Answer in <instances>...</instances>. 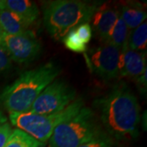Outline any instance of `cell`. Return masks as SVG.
<instances>
[{
	"label": "cell",
	"mask_w": 147,
	"mask_h": 147,
	"mask_svg": "<svg viewBox=\"0 0 147 147\" xmlns=\"http://www.w3.org/2000/svg\"><path fill=\"white\" fill-rule=\"evenodd\" d=\"M95 105L109 136L116 139L138 136L141 107L137 96L126 84H116L106 96L95 100Z\"/></svg>",
	"instance_id": "cell-1"
},
{
	"label": "cell",
	"mask_w": 147,
	"mask_h": 147,
	"mask_svg": "<svg viewBox=\"0 0 147 147\" xmlns=\"http://www.w3.org/2000/svg\"><path fill=\"white\" fill-rule=\"evenodd\" d=\"M60 72L59 67L53 62L25 71L2 91L1 104L9 113L29 111L37 97Z\"/></svg>",
	"instance_id": "cell-2"
},
{
	"label": "cell",
	"mask_w": 147,
	"mask_h": 147,
	"mask_svg": "<svg viewBox=\"0 0 147 147\" xmlns=\"http://www.w3.org/2000/svg\"><path fill=\"white\" fill-rule=\"evenodd\" d=\"M99 2L80 0H53L42 4L43 21L47 32L55 39L63 38L81 24L88 23Z\"/></svg>",
	"instance_id": "cell-3"
},
{
	"label": "cell",
	"mask_w": 147,
	"mask_h": 147,
	"mask_svg": "<svg viewBox=\"0 0 147 147\" xmlns=\"http://www.w3.org/2000/svg\"><path fill=\"white\" fill-rule=\"evenodd\" d=\"M103 132L94 112L84 106L75 115L58 125L48 142L50 147H79Z\"/></svg>",
	"instance_id": "cell-4"
},
{
	"label": "cell",
	"mask_w": 147,
	"mask_h": 147,
	"mask_svg": "<svg viewBox=\"0 0 147 147\" xmlns=\"http://www.w3.org/2000/svg\"><path fill=\"white\" fill-rule=\"evenodd\" d=\"M83 107L84 101L77 99L63 110L54 114L38 115L30 111L10 112L9 119L13 126L45 144L49 141L58 125L75 115Z\"/></svg>",
	"instance_id": "cell-5"
},
{
	"label": "cell",
	"mask_w": 147,
	"mask_h": 147,
	"mask_svg": "<svg viewBox=\"0 0 147 147\" xmlns=\"http://www.w3.org/2000/svg\"><path fill=\"white\" fill-rule=\"evenodd\" d=\"M84 54L88 67L98 77L110 80L119 76L120 48L104 43L99 47L88 49Z\"/></svg>",
	"instance_id": "cell-6"
},
{
	"label": "cell",
	"mask_w": 147,
	"mask_h": 147,
	"mask_svg": "<svg viewBox=\"0 0 147 147\" xmlns=\"http://www.w3.org/2000/svg\"><path fill=\"white\" fill-rule=\"evenodd\" d=\"M75 96V91L66 83L54 80L37 97L29 111L38 115L54 114L70 105Z\"/></svg>",
	"instance_id": "cell-7"
},
{
	"label": "cell",
	"mask_w": 147,
	"mask_h": 147,
	"mask_svg": "<svg viewBox=\"0 0 147 147\" xmlns=\"http://www.w3.org/2000/svg\"><path fill=\"white\" fill-rule=\"evenodd\" d=\"M3 47L7 53L11 61L17 64H27L38 57L42 45L35 34L29 30L16 35L4 34Z\"/></svg>",
	"instance_id": "cell-8"
},
{
	"label": "cell",
	"mask_w": 147,
	"mask_h": 147,
	"mask_svg": "<svg viewBox=\"0 0 147 147\" xmlns=\"http://www.w3.org/2000/svg\"><path fill=\"white\" fill-rule=\"evenodd\" d=\"M146 71V51L139 52L127 47V42L121 48L120 74L122 77L137 79Z\"/></svg>",
	"instance_id": "cell-9"
},
{
	"label": "cell",
	"mask_w": 147,
	"mask_h": 147,
	"mask_svg": "<svg viewBox=\"0 0 147 147\" xmlns=\"http://www.w3.org/2000/svg\"><path fill=\"white\" fill-rule=\"evenodd\" d=\"M120 16V11L114 6L100 4L92 16V24L96 34L105 43L116 21Z\"/></svg>",
	"instance_id": "cell-10"
},
{
	"label": "cell",
	"mask_w": 147,
	"mask_h": 147,
	"mask_svg": "<svg viewBox=\"0 0 147 147\" xmlns=\"http://www.w3.org/2000/svg\"><path fill=\"white\" fill-rule=\"evenodd\" d=\"M4 9L9 10L33 25L39 16V9L30 0H3Z\"/></svg>",
	"instance_id": "cell-11"
},
{
	"label": "cell",
	"mask_w": 147,
	"mask_h": 147,
	"mask_svg": "<svg viewBox=\"0 0 147 147\" xmlns=\"http://www.w3.org/2000/svg\"><path fill=\"white\" fill-rule=\"evenodd\" d=\"M31 25L21 16L7 9L0 10V27L7 35H16L29 30Z\"/></svg>",
	"instance_id": "cell-12"
},
{
	"label": "cell",
	"mask_w": 147,
	"mask_h": 147,
	"mask_svg": "<svg viewBox=\"0 0 147 147\" xmlns=\"http://www.w3.org/2000/svg\"><path fill=\"white\" fill-rule=\"evenodd\" d=\"M119 11L122 20L130 30L141 26L146 20V10L139 3H125L122 6Z\"/></svg>",
	"instance_id": "cell-13"
},
{
	"label": "cell",
	"mask_w": 147,
	"mask_h": 147,
	"mask_svg": "<svg viewBox=\"0 0 147 147\" xmlns=\"http://www.w3.org/2000/svg\"><path fill=\"white\" fill-rule=\"evenodd\" d=\"M44 144L37 141L21 129H13L3 147H43Z\"/></svg>",
	"instance_id": "cell-14"
},
{
	"label": "cell",
	"mask_w": 147,
	"mask_h": 147,
	"mask_svg": "<svg viewBox=\"0 0 147 147\" xmlns=\"http://www.w3.org/2000/svg\"><path fill=\"white\" fill-rule=\"evenodd\" d=\"M129 33L130 30L127 28L125 22L119 16L112 30L110 31L109 37L105 43L115 46L121 49L127 42Z\"/></svg>",
	"instance_id": "cell-15"
},
{
	"label": "cell",
	"mask_w": 147,
	"mask_h": 147,
	"mask_svg": "<svg viewBox=\"0 0 147 147\" xmlns=\"http://www.w3.org/2000/svg\"><path fill=\"white\" fill-rule=\"evenodd\" d=\"M146 45L147 24L146 22H144L136 29L130 30L127 39V47L134 51L145 52L146 51Z\"/></svg>",
	"instance_id": "cell-16"
},
{
	"label": "cell",
	"mask_w": 147,
	"mask_h": 147,
	"mask_svg": "<svg viewBox=\"0 0 147 147\" xmlns=\"http://www.w3.org/2000/svg\"><path fill=\"white\" fill-rule=\"evenodd\" d=\"M62 42L65 47L74 53H84L88 50L87 44L84 43L82 42V40L79 38L76 31V29H74L69 32L62 38Z\"/></svg>",
	"instance_id": "cell-17"
},
{
	"label": "cell",
	"mask_w": 147,
	"mask_h": 147,
	"mask_svg": "<svg viewBox=\"0 0 147 147\" xmlns=\"http://www.w3.org/2000/svg\"><path fill=\"white\" fill-rule=\"evenodd\" d=\"M79 147H114V143L111 137L104 131L100 136Z\"/></svg>",
	"instance_id": "cell-18"
},
{
	"label": "cell",
	"mask_w": 147,
	"mask_h": 147,
	"mask_svg": "<svg viewBox=\"0 0 147 147\" xmlns=\"http://www.w3.org/2000/svg\"><path fill=\"white\" fill-rule=\"evenodd\" d=\"M77 34L79 35V38L82 40V42L88 44L90 42L92 36V27L90 26L89 23H84L81 24L80 26L75 28Z\"/></svg>",
	"instance_id": "cell-19"
},
{
	"label": "cell",
	"mask_w": 147,
	"mask_h": 147,
	"mask_svg": "<svg viewBox=\"0 0 147 147\" xmlns=\"http://www.w3.org/2000/svg\"><path fill=\"white\" fill-rule=\"evenodd\" d=\"M11 65V60L3 47H0V73L7 70Z\"/></svg>",
	"instance_id": "cell-20"
},
{
	"label": "cell",
	"mask_w": 147,
	"mask_h": 147,
	"mask_svg": "<svg viewBox=\"0 0 147 147\" xmlns=\"http://www.w3.org/2000/svg\"><path fill=\"white\" fill-rule=\"evenodd\" d=\"M12 128L11 125L7 122L2 126H0V147H3L5 146L6 142L7 141L8 137L11 135Z\"/></svg>",
	"instance_id": "cell-21"
},
{
	"label": "cell",
	"mask_w": 147,
	"mask_h": 147,
	"mask_svg": "<svg viewBox=\"0 0 147 147\" xmlns=\"http://www.w3.org/2000/svg\"><path fill=\"white\" fill-rule=\"evenodd\" d=\"M137 80V84L138 88L141 89L142 93H145L146 92V71L144 74H142V75H140L138 78L136 79Z\"/></svg>",
	"instance_id": "cell-22"
},
{
	"label": "cell",
	"mask_w": 147,
	"mask_h": 147,
	"mask_svg": "<svg viewBox=\"0 0 147 147\" xmlns=\"http://www.w3.org/2000/svg\"><path fill=\"white\" fill-rule=\"evenodd\" d=\"M5 123H7V117L0 110V126H2L3 124H4Z\"/></svg>",
	"instance_id": "cell-23"
},
{
	"label": "cell",
	"mask_w": 147,
	"mask_h": 147,
	"mask_svg": "<svg viewBox=\"0 0 147 147\" xmlns=\"http://www.w3.org/2000/svg\"><path fill=\"white\" fill-rule=\"evenodd\" d=\"M3 36H4V33L3 32L1 27H0V47H3Z\"/></svg>",
	"instance_id": "cell-24"
},
{
	"label": "cell",
	"mask_w": 147,
	"mask_h": 147,
	"mask_svg": "<svg viewBox=\"0 0 147 147\" xmlns=\"http://www.w3.org/2000/svg\"><path fill=\"white\" fill-rule=\"evenodd\" d=\"M3 0H0V10L3 9Z\"/></svg>",
	"instance_id": "cell-25"
}]
</instances>
